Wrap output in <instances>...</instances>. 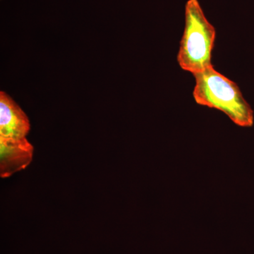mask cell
<instances>
[{
  "mask_svg": "<svg viewBox=\"0 0 254 254\" xmlns=\"http://www.w3.org/2000/svg\"><path fill=\"white\" fill-rule=\"evenodd\" d=\"M33 146L26 137L0 138V177L7 178L27 168L33 160Z\"/></svg>",
  "mask_w": 254,
  "mask_h": 254,
  "instance_id": "obj_3",
  "label": "cell"
},
{
  "mask_svg": "<svg viewBox=\"0 0 254 254\" xmlns=\"http://www.w3.org/2000/svg\"><path fill=\"white\" fill-rule=\"evenodd\" d=\"M31 128L24 112L4 92L0 93V138L26 137Z\"/></svg>",
  "mask_w": 254,
  "mask_h": 254,
  "instance_id": "obj_4",
  "label": "cell"
},
{
  "mask_svg": "<svg viewBox=\"0 0 254 254\" xmlns=\"http://www.w3.org/2000/svg\"><path fill=\"white\" fill-rule=\"evenodd\" d=\"M216 31L206 18L198 0H188L185 25L177 55L182 69L193 73L213 66L212 52Z\"/></svg>",
  "mask_w": 254,
  "mask_h": 254,
  "instance_id": "obj_2",
  "label": "cell"
},
{
  "mask_svg": "<svg viewBox=\"0 0 254 254\" xmlns=\"http://www.w3.org/2000/svg\"><path fill=\"white\" fill-rule=\"evenodd\" d=\"M193 75V97L197 104L220 110L238 126H253V110L236 83L217 71L213 65Z\"/></svg>",
  "mask_w": 254,
  "mask_h": 254,
  "instance_id": "obj_1",
  "label": "cell"
}]
</instances>
